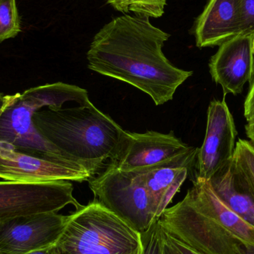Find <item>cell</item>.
<instances>
[{"instance_id":"2","label":"cell","mask_w":254,"mask_h":254,"mask_svg":"<svg viewBox=\"0 0 254 254\" xmlns=\"http://www.w3.org/2000/svg\"><path fill=\"white\" fill-rule=\"evenodd\" d=\"M33 124L39 134L70 161L92 176L114 161L126 131L92 103L36 112Z\"/></svg>"},{"instance_id":"8","label":"cell","mask_w":254,"mask_h":254,"mask_svg":"<svg viewBox=\"0 0 254 254\" xmlns=\"http://www.w3.org/2000/svg\"><path fill=\"white\" fill-rule=\"evenodd\" d=\"M68 219L58 213H44L0 221V254H26L52 247Z\"/></svg>"},{"instance_id":"13","label":"cell","mask_w":254,"mask_h":254,"mask_svg":"<svg viewBox=\"0 0 254 254\" xmlns=\"http://www.w3.org/2000/svg\"><path fill=\"white\" fill-rule=\"evenodd\" d=\"M198 150L189 146L173 158L140 170L159 218L195 167Z\"/></svg>"},{"instance_id":"20","label":"cell","mask_w":254,"mask_h":254,"mask_svg":"<svg viewBox=\"0 0 254 254\" xmlns=\"http://www.w3.org/2000/svg\"><path fill=\"white\" fill-rule=\"evenodd\" d=\"M142 237L144 247L143 254H161L162 237L161 227L158 221L147 232L142 234Z\"/></svg>"},{"instance_id":"24","label":"cell","mask_w":254,"mask_h":254,"mask_svg":"<svg viewBox=\"0 0 254 254\" xmlns=\"http://www.w3.org/2000/svg\"><path fill=\"white\" fill-rule=\"evenodd\" d=\"M161 237H162L161 254H181L178 252L177 249L173 246V245L170 243L167 234L162 229H161Z\"/></svg>"},{"instance_id":"26","label":"cell","mask_w":254,"mask_h":254,"mask_svg":"<svg viewBox=\"0 0 254 254\" xmlns=\"http://www.w3.org/2000/svg\"><path fill=\"white\" fill-rule=\"evenodd\" d=\"M246 131L247 137L250 139V141L254 146V116L247 121V125H246Z\"/></svg>"},{"instance_id":"17","label":"cell","mask_w":254,"mask_h":254,"mask_svg":"<svg viewBox=\"0 0 254 254\" xmlns=\"http://www.w3.org/2000/svg\"><path fill=\"white\" fill-rule=\"evenodd\" d=\"M20 31L16 0H0V43L16 37Z\"/></svg>"},{"instance_id":"9","label":"cell","mask_w":254,"mask_h":254,"mask_svg":"<svg viewBox=\"0 0 254 254\" xmlns=\"http://www.w3.org/2000/svg\"><path fill=\"white\" fill-rule=\"evenodd\" d=\"M237 134L225 99L212 101L207 109L205 137L197 154V178L210 181L232 160Z\"/></svg>"},{"instance_id":"22","label":"cell","mask_w":254,"mask_h":254,"mask_svg":"<svg viewBox=\"0 0 254 254\" xmlns=\"http://www.w3.org/2000/svg\"><path fill=\"white\" fill-rule=\"evenodd\" d=\"M244 116L247 121L254 116V82L251 86L250 90L245 101Z\"/></svg>"},{"instance_id":"10","label":"cell","mask_w":254,"mask_h":254,"mask_svg":"<svg viewBox=\"0 0 254 254\" xmlns=\"http://www.w3.org/2000/svg\"><path fill=\"white\" fill-rule=\"evenodd\" d=\"M92 175L77 163H59L18 152L0 143V179L6 181L39 182H83Z\"/></svg>"},{"instance_id":"14","label":"cell","mask_w":254,"mask_h":254,"mask_svg":"<svg viewBox=\"0 0 254 254\" xmlns=\"http://www.w3.org/2000/svg\"><path fill=\"white\" fill-rule=\"evenodd\" d=\"M240 0H209L195 22L198 48L220 46L240 34Z\"/></svg>"},{"instance_id":"18","label":"cell","mask_w":254,"mask_h":254,"mask_svg":"<svg viewBox=\"0 0 254 254\" xmlns=\"http://www.w3.org/2000/svg\"><path fill=\"white\" fill-rule=\"evenodd\" d=\"M233 159L241 170L254 193V146L252 142L240 139L236 143Z\"/></svg>"},{"instance_id":"5","label":"cell","mask_w":254,"mask_h":254,"mask_svg":"<svg viewBox=\"0 0 254 254\" xmlns=\"http://www.w3.org/2000/svg\"><path fill=\"white\" fill-rule=\"evenodd\" d=\"M88 182L95 201L140 234L147 232L159 219L140 170L127 171L110 163L101 174Z\"/></svg>"},{"instance_id":"16","label":"cell","mask_w":254,"mask_h":254,"mask_svg":"<svg viewBox=\"0 0 254 254\" xmlns=\"http://www.w3.org/2000/svg\"><path fill=\"white\" fill-rule=\"evenodd\" d=\"M209 182L230 209L254 227V193L233 158Z\"/></svg>"},{"instance_id":"12","label":"cell","mask_w":254,"mask_h":254,"mask_svg":"<svg viewBox=\"0 0 254 254\" xmlns=\"http://www.w3.org/2000/svg\"><path fill=\"white\" fill-rule=\"evenodd\" d=\"M189 146L173 131L167 134L126 131L119 153L110 163L127 171L143 170L176 156Z\"/></svg>"},{"instance_id":"6","label":"cell","mask_w":254,"mask_h":254,"mask_svg":"<svg viewBox=\"0 0 254 254\" xmlns=\"http://www.w3.org/2000/svg\"><path fill=\"white\" fill-rule=\"evenodd\" d=\"M164 232L201 254H245L243 243L203 211L189 194L158 220Z\"/></svg>"},{"instance_id":"1","label":"cell","mask_w":254,"mask_h":254,"mask_svg":"<svg viewBox=\"0 0 254 254\" xmlns=\"http://www.w3.org/2000/svg\"><path fill=\"white\" fill-rule=\"evenodd\" d=\"M170 37L148 16L115 18L94 37L86 54L88 68L125 82L149 95L155 105H164L192 74L166 58L163 47Z\"/></svg>"},{"instance_id":"19","label":"cell","mask_w":254,"mask_h":254,"mask_svg":"<svg viewBox=\"0 0 254 254\" xmlns=\"http://www.w3.org/2000/svg\"><path fill=\"white\" fill-rule=\"evenodd\" d=\"M166 4L167 0H127L128 11L148 17H161Z\"/></svg>"},{"instance_id":"27","label":"cell","mask_w":254,"mask_h":254,"mask_svg":"<svg viewBox=\"0 0 254 254\" xmlns=\"http://www.w3.org/2000/svg\"><path fill=\"white\" fill-rule=\"evenodd\" d=\"M26 254H55L54 250V246L49 248V249H44V250L37 251V252H31Z\"/></svg>"},{"instance_id":"11","label":"cell","mask_w":254,"mask_h":254,"mask_svg":"<svg viewBox=\"0 0 254 254\" xmlns=\"http://www.w3.org/2000/svg\"><path fill=\"white\" fill-rule=\"evenodd\" d=\"M219 46L209 63L212 79L225 96L241 94L254 82V36H236Z\"/></svg>"},{"instance_id":"15","label":"cell","mask_w":254,"mask_h":254,"mask_svg":"<svg viewBox=\"0 0 254 254\" xmlns=\"http://www.w3.org/2000/svg\"><path fill=\"white\" fill-rule=\"evenodd\" d=\"M188 193L203 211L214 218L243 244L254 245V227L230 209L215 193L209 181L195 178Z\"/></svg>"},{"instance_id":"3","label":"cell","mask_w":254,"mask_h":254,"mask_svg":"<svg viewBox=\"0 0 254 254\" xmlns=\"http://www.w3.org/2000/svg\"><path fill=\"white\" fill-rule=\"evenodd\" d=\"M70 101L79 106L91 103L86 89L61 82L31 88L13 95L0 94V143L37 158L55 162L75 163L46 141L33 124L36 112L44 107L61 109Z\"/></svg>"},{"instance_id":"21","label":"cell","mask_w":254,"mask_h":254,"mask_svg":"<svg viewBox=\"0 0 254 254\" xmlns=\"http://www.w3.org/2000/svg\"><path fill=\"white\" fill-rule=\"evenodd\" d=\"M241 27L240 35L254 36V0H240Z\"/></svg>"},{"instance_id":"7","label":"cell","mask_w":254,"mask_h":254,"mask_svg":"<svg viewBox=\"0 0 254 254\" xmlns=\"http://www.w3.org/2000/svg\"><path fill=\"white\" fill-rule=\"evenodd\" d=\"M68 181L28 182L0 181V221L37 213H58L68 204L80 208Z\"/></svg>"},{"instance_id":"4","label":"cell","mask_w":254,"mask_h":254,"mask_svg":"<svg viewBox=\"0 0 254 254\" xmlns=\"http://www.w3.org/2000/svg\"><path fill=\"white\" fill-rule=\"evenodd\" d=\"M142 234L94 200L72 214L54 246L55 254H143Z\"/></svg>"},{"instance_id":"28","label":"cell","mask_w":254,"mask_h":254,"mask_svg":"<svg viewBox=\"0 0 254 254\" xmlns=\"http://www.w3.org/2000/svg\"><path fill=\"white\" fill-rule=\"evenodd\" d=\"M245 254H254V245L243 244Z\"/></svg>"},{"instance_id":"25","label":"cell","mask_w":254,"mask_h":254,"mask_svg":"<svg viewBox=\"0 0 254 254\" xmlns=\"http://www.w3.org/2000/svg\"><path fill=\"white\" fill-rule=\"evenodd\" d=\"M107 1L119 11L122 13L129 12L127 7V0H107Z\"/></svg>"},{"instance_id":"23","label":"cell","mask_w":254,"mask_h":254,"mask_svg":"<svg viewBox=\"0 0 254 254\" xmlns=\"http://www.w3.org/2000/svg\"><path fill=\"white\" fill-rule=\"evenodd\" d=\"M161 229H162V228H161ZM165 234H167V237H168L170 243L173 245V246L177 249L178 252H179L181 254H201L198 253L196 251L191 249V248H190L189 246H187V245L184 244L182 242L178 241L176 239L170 237V236L168 235L167 233H165Z\"/></svg>"}]
</instances>
